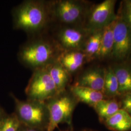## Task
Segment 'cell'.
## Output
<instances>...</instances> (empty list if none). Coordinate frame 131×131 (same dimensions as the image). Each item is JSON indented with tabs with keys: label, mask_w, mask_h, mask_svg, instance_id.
I'll use <instances>...</instances> for the list:
<instances>
[{
	"label": "cell",
	"mask_w": 131,
	"mask_h": 131,
	"mask_svg": "<svg viewBox=\"0 0 131 131\" xmlns=\"http://www.w3.org/2000/svg\"><path fill=\"white\" fill-rule=\"evenodd\" d=\"M58 93L66 90L70 80V74L57 60L46 66Z\"/></svg>",
	"instance_id": "obj_12"
},
{
	"label": "cell",
	"mask_w": 131,
	"mask_h": 131,
	"mask_svg": "<svg viewBox=\"0 0 131 131\" xmlns=\"http://www.w3.org/2000/svg\"><path fill=\"white\" fill-rule=\"evenodd\" d=\"M21 125L15 113L6 114L0 123V131H19Z\"/></svg>",
	"instance_id": "obj_20"
},
{
	"label": "cell",
	"mask_w": 131,
	"mask_h": 131,
	"mask_svg": "<svg viewBox=\"0 0 131 131\" xmlns=\"http://www.w3.org/2000/svg\"><path fill=\"white\" fill-rule=\"evenodd\" d=\"M53 14L60 22L74 24L79 22L85 14L84 5L73 0H60L53 5Z\"/></svg>",
	"instance_id": "obj_8"
},
{
	"label": "cell",
	"mask_w": 131,
	"mask_h": 131,
	"mask_svg": "<svg viewBox=\"0 0 131 131\" xmlns=\"http://www.w3.org/2000/svg\"><path fill=\"white\" fill-rule=\"evenodd\" d=\"M107 126L116 131H127L131 129V116L120 109L105 121Z\"/></svg>",
	"instance_id": "obj_15"
},
{
	"label": "cell",
	"mask_w": 131,
	"mask_h": 131,
	"mask_svg": "<svg viewBox=\"0 0 131 131\" xmlns=\"http://www.w3.org/2000/svg\"><path fill=\"white\" fill-rule=\"evenodd\" d=\"M19 131H45L38 130V129H34L32 128H30L28 127L25 126L23 125H21L20 127Z\"/></svg>",
	"instance_id": "obj_23"
},
{
	"label": "cell",
	"mask_w": 131,
	"mask_h": 131,
	"mask_svg": "<svg viewBox=\"0 0 131 131\" xmlns=\"http://www.w3.org/2000/svg\"><path fill=\"white\" fill-rule=\"evenodd\" d=\"M11 96L15 103V113L21 125L47 131L50 117L46 102L29 99L20 100L13 94Z\"/></svg>",
	"instance_id": "obj_2"
},
{
	"label": "cell",
	"mask_w": 131,
	"mask_h": 131,
	"mask_svg": "<svg viewBox=\"0 0 131 131\" xmlns=\"http://www.w3.org/2000/svg\"><path fill=\"white\" fill-rule=\"evenodd\" d=\"M117 78L120 94L131 92V66L125 64L115 66L112 68Z\"/></svg>",
	"instance_id": "obj_17"
},
{
	"label": "cell",
	"mask_w": 131,
	"mask_h": 131,
	"mask_svg": "<svg viewBox=\"0 0 131 131\" xmlns=\"http://www.w3.org/2000/svg\"><path fill=\"white\" fill-rule=\"evenodd\" d=\"M103 29L91 32L87 38L82 51L85 56L86 61H90L97 58L100 48Z\"/></svg>",
	"instance_id": "obj_16"
},
{
	"label": "cell",
	"mask_w": 131,
	"mask_h": 131,
	"mask_svg": "<svg viewBox=\"0 0 131 131\" xmlns=\"http://www.w3.org/2000/svg\"><path fill=\"white\" fill-rule=\"evenodd\" d=\"M118 14L131 29V5L128 1L122 2Z\"/></svg>",
	"instance_id": "obj_21"
},
{
	"label": "cell",
	"mask_w": 131,
	"mask_h": 131,
	"mask_svg": "<svg viewBox=\"0 0 131 131\" xmlns=\"http://www.w3.org/2000/svg\"><path fill=\"white\" fill-rule=\"evenodd\" d=\"M70 92L77 101L94 106L103 100L104 95L101 92L88 88L73 85L70 88Z\"/></svg>",
	"instance_id": "obj_13"
},
{
	"label": "cell",
	"mask_w": 131,
	"mask_h": 131,
	"mask_svg": "<svg viewBox=\"0 0 131 131\" xmlns=\"http://www.w3.org/2000/svg\"><path fill=\"white\" fill-rule=\"evenodd\" d=\"M91 32L85 28L66 27L57 34L58 41L64 51L81 50Z\"/></svg>",
	"instance_id": "obj_9"
},
{
	"label": "cell",
	"mask_w": 131,
	"mask_h": 131,
	"mask_svg": "<svg viewBox=\"0 0 131 131\" xmlns=\"http://www.w3.org/2000/svg\"><path fill=\"white\" fill-rule=\"evenodd\" d=\"M115 0H106L95 5L86 18L84 28L90 32L101 30L116 19L115 13Z\"/></svg>",
	"instance_id": "obj_6"
},
{
	"label": "cell",
	"mask_w": 131,
	"mask_h": 131,
	"mask_svg": "<svg viewBox=\"0 0 131 131\" xmlns=\"http://www.w3.org/2000/svg\"><path fill=\"white\" fill-rule=\"evenodd\" d=\"M49 13V7L44 2L26 1L14 9V27L27 32H38L47 24Z\"/></svg>",
	"instance_id": "obj_1"
},
{
	"label": "cell",
	"mask_w": 131,
	"mask_h": 131,
	"mask_svg": "<svg viewBox=\"0 0 131 131\" xmlns=\"http://www.w3.org/2000/svg\"><path fill=\"white\" fill-rule=\"evenodd\" d=\"M131 54V29L118 15L114 28V44L111 57L117 61L127 59Z\"/></svg>",
	"instance_id": "obj_7"
},
{
	"label": "cell",
	"mask_w": 131,
	"mask_h": 131,
	"mask_svg": "<svg viewBox=\"0 0 131 131\" xmlns=\"http://www.w3.org/2000/svg\"><path fill=\"white\" fill-rule=\"evenodd\" d=\"M122 100V109L126 111L131 116V92L124 94Z\"/></svg>",
	"instance_id": "obj_22"
},
{
	"label": "cell",
	"mask_w": 131,
	"mask_h": 131,
	"mask_svg": "<svg viewBox=\"0 0 131 131\" xmlns=\"http://www.w3.org/2000/svg\"><path fill=\"white\" fill-rule=\"evenodd\" d=\"M103 93L109 97H114L121 95L119 93L117 78L112 67H109L105 69Z\"/></svg>",
	"instance_id": "obj_19"
},
{
	"label": "cell",
	"mask_w": 131,
	"mask_h": 131,
	"mask_svg": "<svg viewBox=\"0 0 131 131\" xmlns=\"http://www.w3.org/2000/svg\"><path fill=\"white\" fill-rule=\"evenodd\" d=\"M55 48L50 43L43 40H36L24 46L19 52V57L23 63L35 69L44 67L55 61Z\"/></svg>",
	"instance_id": "obj_4"
},
{
	"label": "cell",
	"mask_w": 131,
	"mask_h": 131,
	"mask_svg": "<svg viewBox=\"0 0 131 131\" xmlns=\"http://www.w3.org/2000/svg\"><path fill=\"white\" fill-rule=\"evenodd\" d=\"M105 71V69L101 68L85 70L80 75L74 85L88 88L103 93Z\"/></svg>",
	"instance_id": "obj_10"
},
{
	"label": "cell",
	"mask_w": 131,
	"mask_h": 131,
	"mask_svg": "<svg viewBox=\"0 0 131 131\" xmlns=\"http://www.w3.org/2000/svg\"><path fill=\"white\" fill-rule=\"evenodd\" d=\"M6 115L4 110L0 106V123L3 120L4 117Z\"/></svg>",
	"instance_id": "obj_24"
},
{
	"label": "cell",
	"mask_w": 131,
	"mask_h": 131,
	"mask_svg": "<svg viewBox=\"0 0 131 131\" xmlns=\"http://www.w3.org/2000/svg\"><path fill=\"white\" fill-rule=\"evenodd\" d=\"M25 92L27 99L43 102L58 93L46 66L34 70Z\"/></svg>",
	"instance_id": "obj_5"
},
{
	"label": "cell",
	"mask_w": 131,
	"mask_h": 131,
	"mask_svg": "<svg viewBox=\"0 0 131 131\" xmlns=\"http://www.w3.org/2000/svg\"><path fill=\"white\" fill-rule=\"evenodd\" d=\"M56 60L70 74L79 70L86 61V58L82 51L71 50L62 52Z\"/></svg>",
	"instance_id": "obj_11"
},
{
	"label": "cell",
	"mask_w": 131,
	"mask_h": 131,
	"mask_svg": "<svg viewBox=\"0 0 131 131\" xmlns=\"http://www.w3.org/2000/svg\"><path fill=\"white\" fill-rule=\"evenodd\" d=\"M77 100L67 90L60 92L46 102L49 112V123L46 131H54L59 124L70 125Z\"/></svg>",
	"instance_id": "obj_3"
},
{
	"label": "cell",
	"mask_w": 131,
	"mask_h": 131,
	"mask_svg": "<svg viewBox=\"0 0 131 131\" xmlns=\"http://www.w3.org/2000/svg\"><path fill=\"white\" fill-rule=\"evenodd\" d=\"M128 2L131 5V0H128Z\"/></svg>",
	"instance_id": "obj_25"
},
{
	"label": "cell",
	"mask_w": 131,
	"mask_h": 131,
	"mask_svg": "<svg viewBox=\"0 0 131 131\" xmlns=\"http://www.w3.org/2000/svg\"><path fill=\"white\" fill-rule=\"evenodd\" d=\"M100 118L105 121L120 109L119 105L114 100L103 99L94 106Z\"/></svg>",
	"instance_id": "obj_18"
},
{
	"label": "cell",
	"mask_w": 131,
	"mask_h": 131,
	"mask_svg": "<svg viewBox=\"0 0 131 131\" xmlns=\"http://www.w3.org/2000/svg\"><path fill=\"white\" fill-rule=\"evenodd\" d=\"M115 20L116 19L103 30L100 48L97 56L100 60L106 59L111 55L114 44V28Z\"/></svg>",
	"instance_id": "obj_14"
}]
</instances>
